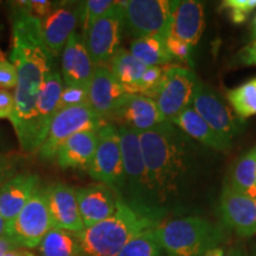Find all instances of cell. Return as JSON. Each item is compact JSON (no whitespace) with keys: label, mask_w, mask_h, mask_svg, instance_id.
Segmentation results:
<instances>
[{"label":"cell","mask_w":256,"mask_h":256,"mask_svg":"<svg viewBox=\"0 0 256 256\" xmlns=\"http://www.w3.org/2000/svg\"><path fill=\"white\" fill-rule=\"evenodd\" d=\"M55 2H49V0H32V2H28V10L34 17L40 18V20L46 18L48 14H50L51 10L54 8Z\"/></svg>","instance_id":"74e56055"},{"label":"cell","mask_w":256,"mask_h":256,"mask_svg":"<svg viewBox=\"0 0 256 256\" xmlns=\"http://www.w3.org/2000/svg\"><path fill=\"white\" fill-rule=\"evenodd\" d=\"M98 144L88 174L94 180L106 185L121 197L124 190V171L119 128L108 122L98 130Z\"/></svg>","instance_id":"52a82bcc"},{"label":"cell","mask_w":256,"mask_h":256,"mask_svg":"<svg viewBox=\"0 0 256 256\" xmlns=\"http://www.w3.org/2000/svg\"><path fill=\"white\" fill-rule=\"evenodd\" d=\"M17 158V156H11V154H0V166L8 164V162Z\"/></svg>","instance_id":"ee69618b"},{"label":"cell","mask_w":256,"mask_h":256,"mask_svg":"<svg viewBox=\"0 0 256 256\" xmlns=\"http://www.w3.org/2000/svg\"><path fill=\"white\" fill-rule=\"evenodd\" d=\"M40 256H83L76 234L52 228L40 244Z\"/></svg>","instance_id":"83f0119b"},{"label":"cell","mask_w":256,"mask_h":256,"mask_svg":"<svg viewBox=\"0 0 256 256\" xmlns=\"http://www.w3.org/2000/svg\"><path fill=\"white\" fill-rule=\"evenodd\" d=\"M17 69L16 66L0 50V89H12L17 86Z\"/></svg>","instance_id":"e575fe53"},{"label":"cell","mask_w":256,"mask_h":256,"mask_svg":"<svg viewBox=\"0 0 256 256\" xmlns=\"http://www.w3.org/2000/svg\"><path fill=\"white\" fill-rule=\"evenodd\" d=\"M220 10H226L232 23L242 24L256 10V0H224Z\"/></svg>","instance_id":"1f68e13d"},{"label":"cell","mask_w":256,"mask_h":256,"mask_svg":"<svg viewBox=\"0 0 256 256\" xmlns=\"http://www.w3.org/2000/svg\"><path fill=\"white\" fill-rule=\"evenodd\" d=\"M17 248H20V247H19L17 242H16L12 238H10L8 235H6L5 234L2 238H0V256H4L6 252H8L10 250H14V249H17Z\"/></svg>","instance_id":"60d3db41"},{"label":"cell","mask_w":256,"mask_h":256,"mask_svg":"<svg viewBox=\"0 0 256 256\" xmlns=\"http://www.w3.org/2000/svg\"><path fill=\"white\" fill-rule=\"evenodd\" d=\"M238 60L243 66H256V40L240 51Z\"/></svg>","instance_id":"ab89813d"},{"label":"cell","mask_w":256,"mask_h":256,"mask_svg":"<svg viewBox=\"0 0 256 256\" xmlns=\"http://www.w3.org/2000/svg\"><path fill=\"white\" fill-rule=\"evenodd\" d=\"M139 138L152 203L162 209V204L180 196L190 183L194 146L188 136L170 122L139 133Z\"/></svg>","instance_id":"7a4b0ae2"},{"label":"cell","mask_w":256,"mask_h":256,"mask_svg":"<svg viewBox=\"0 0 256 256\" xmlns=\"http://www.w3.org/2000/svg\"><path fill=\"white\" fill-rule=\"evenodd\" d=\"M165 66H147L139 86V95L151 98L164 78Z\"/></svg>","instance_id":"836d02e7"},{"label":"cell","mask_w":256,"mask_h":256,"mask_svg":"<svg viewBox=\"0 0 256 256\" xmlns=\"http://www.w3.org/2000/svg\"><path fill=\"white\" fill-rule=\"evenodd\" d=\"M162 209H153L118 198L110 217L76 234L83 256H118L124 246L144 230L160 223Z\"/></svg>","instance_id":"3957f363"},{"label":"cell","mask_w":256,"mask_h":256,"mask_svg":"<svg viewBox=\"0 0 256 256\" xmlns=\"http://www.w3.org/2000/svg\"><path fill=\"white\" fill-rule=\"evenodd\" d=\"M252 256H256V252H254V254H252Z\"/></svg>","instance_id":"7dc6e473"},{"label":"cell","mask_w":256,"mask_h":256,"mask_svg":"<svg viewBox=\"0 0 256 256\" xmlns=\"http://www.w3.org/2000/svg\"><path fill=\"white\" fill-rule=\"evenodd\" d=\"M98 132L83 130L66 140L60 145L56 156L60 168L88 171L98 144Z\"/></svg>","instance_id":"603a6c76"},{"label":"cell","mask_w":256,"mask_h":256,"mask_svg":"<svg viewBox=\"0 0 256 256\" xmlns=\"http://www.w3.org/2000/svg\"><path fill=\"white\" fill-rule=\"evenodd\" d=\"M46 194L52 228L72 234H80L86 229L80 215L75 188L58 182L46 186Z\"/></svg>","instance_id":"e0dca14e"},{"label":"cell","mask_w":256,"mask_h":256,"mask_svg":"<svg viewBox=\"0 0 256 256\" xmlns=\"http://www.w3.org/2000/svg\"><path fill=\"white\" fill-rule=\"evenodd\" d=\"M172 124L178 127L185 136L216 151L224 152L232 147V142L217 134L191 106L183 113L179 114Z\"/></svg>","instance_id":"cb8c5ba5"},{"label":"cell","mask_w":256,"mask_h":256,"mask_svg":"<svg viewBox=\"0 0 256 256\" xmlns=\"http://www.w3.org/2000/svg\"><path fill=\"white\" fill-rule=\"evenodd\" d=\"M63 90L62 75L54 69L48 74L42 86L36 107V144L40 150L49 132L51 124L58 112L60 94Z\"/></svg>","instance_id":"7402d4cb"},{"label":"cell","mask_w":256,"mask_h":256,"mask_svg":"<svg viewBox=\"0 0 256 256\" xmlns=\"http://www.w3.org/2000/svg\"><path fill=\"white\" fill-rule=\"evenodd\" d=\"M220 212L223 223L240 236L256 234V198L243 194L226 184L220 198Z\"/></svg>","instance_id":"9a60e30c"},{"label":"cell","mask_w":256,"mask_h":256,"mask_svg":"<svg viewBox=\"0 0 256 256\" xmlns=\"http://www.w3.org/2000/svg\"><path fill=\"white\" fill-rule=\"evenodd\" d=\"M170 14L168 0H128L122 2L124 28L134 40L148 36L166 38Z\"/></svg>","instance_id":"9c48e42d"},{"label":"cell","mask_w":256,"mask_h":256,"mask_svg":"<svg viewBox=\"0 0 256 256\" xmlns=\"http://www.w3.org/2000/svg\"><path fill=\"white\" fill-rule=\"evenodd\" d=\"M197 82L192 69L174 64L165 66L164 78L152 98L166 122L172 124L179 114L190 107Z\"/></svg>","instance_id":"5b68a950"},{"label":"cell","mask_w":256,"mask_h":256,"mask_svg":"<svg viewBox=\"0 0 256 256\" xmlns=\"http://www.w3.org/2000/svg\"><path fill=\"white\" fill-rule=\"evenodd\" d=\"M88 104V88L80 86H66L60 94L58 112L76 106Z\"/></svg>","instance_id":"d6a6232c"},{"label":"cell","mask_w":256,"mask_h":256,"mask_svg":"<svg viewBox=\"0 0 256 256\" xmlns=\"http://www.w3.org/2000/svg\"><path fill=\"white\" fill-rule=\"evenodd\" d=\"M230 107L241 119L256 115V78L228 92Z\"/></svg>","instance_id":"f1b7e54d"},{"label":"cell","mask_w":256,"mask_h":256,"mask_svg":"<svg viewBox=\"0 0 256 256\" xmlns=\"http://www.w3.org/2000/svg\"><path fill=\"white\" fill-rule=\"evenodd\" d=\"M40 188V178L34 172H20L0 188V214L6 228L14 222L25 204Z\"/></svg>","instance_id":"44dd1931"},{"label":"cell","mask_w":256,"mask_h":256,"mask_svg":"<svg viewBox=\"0 0 256 256\" xmlns=\"http://www.w3.org/2000/svg\"><path fill=\"white\" fill-rule=\"evenodd\" d=\"M76 197L80 215L86 229L113 215L119 198L112 188L102 184L78 188Z\"/></svg>","instance_id":"ffe728a7"},{"label":"cell","mask_w":256,"mask_h":256,"mask_svg":"<svg viewBox=\"0 0 256 256\" xmlns=\"http://www.w3.org/2000/svg\"><path fill=\"white\" fill-rule=\"evenodd\" d=\"M252 37H254V40H256V14L254 19H252Z\"/></svg>","instance_id":"bcb514c9"},{"label":"cell","mask_w":256,"mask_h":256,"mask_svg":"<svg viewBox=\"0 0 256 256\" xmlns=\"http://www.w3.org/2000/svg\"><path fill=\"white\" fill-rule=\"evenodd\" d=\"M51 229L52 222L48 206L46 186H40L14 222L6 228V235L14 238L20 248H36L40 247Z\"/></svg>","instance_id":"ba28073f"},{"label":"cell","mask_w":256,"mask_h":256,"mask_svg":"<svg viewBox=\"0 0 256 256\" xmlns=\"http://www.w3.org/2000/svg\"><path fill=\"white\" fill-rule=\"evenodd\" d=\"M18 174V156L8 164L0 166V188H2L10 179Z\"/></svg>","instance_id":"f35d334b"},{"label":"cell","mask_w":256,"mask_h":256,"mask_svg":"<svg viewBox=\"0 0 256 256\" xmlns=\"http://www.w3.org/2000/svg\"><path fill=\"white\" fill-rule=\"evenodd\" d=\"M118 2L113 0H86L80 2V25H81L82 34L96 19L110 12L112 8L116 6Z\"/></svg>","instance_id":"4dcf8cb0"},{"label":"cell","mask_w":256,"mask_h":256,"mask_svg":"<svg viewBox=\"0 0 256 256\" xmlns=\"http://www.w3.org/2000/svg\"><path fill=\"white\" fill-rule=\"evenodd\" d=\"M228 184L234 190L256 198V146L235 162Z\"/></svg>","instance_id":"4316f807"},{"label":"cell","mask_w":256,"mask_h":256,"mask_svg":"<svg viewBox=\"0 0 256 256\" xmlns=\"http://www.w3.org/2000/svg\"><path fill=\"white\" fill-rule=\"evenodd\" d=\"M170 8L171 14L166 38H174L194 48L206 28L203 4L194 0H174L170 2Z\"/></svg>","instance_id":"2e32d148"},{"label":"cell","mask_w":256,"mask_h":256,"mask_svg":"<svg viewBox=\"0 0 256 256\" xmlns=\"http://www.w3.org/2000/svg\"><path fill=\"white\" fill-rule=\"evenodd\" d=\"M14 108V98L10 90L0 89V120L11 119Z\"/></svg>","instance_id":"8d00e7d4"},{"label":"cell","mask_w":256,"mask_h":256,"mask_svg":"<svg viewBox=\"0 0 256 256\" xmlns=\"http://www.w3.org/2000/svg\"><path fill=\"white\" fill-rule=\"evenodd\" d=\"M96 66L89 56L82 34L74 32L62 52V75L66 86L87 87L94 75Z\"/></svg>","instance_id":"d6986e66"},{"label":"cell","mask_w":256,"mask_h":256,"mask_svg":"<svg viewBox=\"0 0 256 256\" xmlns=\"http://www.w3.org/2000/svg\"><path fill=\"white\" fill-rule=\"evenodd\" d=\"M6 234V223L4 218H2V214H0V238H2Z\"/></svg>","instance_id":"f6af8a7d"},{"label":"cell","mask_w":256,"mask_h":256,"mask_svg":"<svg viewBox=\"0 0 256 256\" xmlns=\"http://www.w3.org/2000/svg\"><path fill=\"white\" fill-rule=\"evenodd\" d=\"M154 230L165 256H204L223 240L222 230L200 216L160 222Z\"/></svg>","instance_id":"277c9868"},{"label":"cell","mask_w":256,"mask_h":256,"mask_svg":"<svg viewBox=\"0 0 256 256\" xmlns=\"http://www.w3.org/2000/svg\"><path fill=\"white\" fill-rule=\"evenodd\" d=\"M46 46L54 57L60 56L80 24V2H55L51 12L40 20Z\"/></svg>","instance_id":"4fadbf2b"},{"label":"cell","mask_w":256,"mask_h":256,"mask_svg":"<svg viewBox=\"0 0 256 256\" xmlns=\"http://www.w3.org/2000/svg\"><path fill=\"white\" fill-rule=\"evenodd\" d=\"M107 124L89 104L76 106L57 112L46 140L37 151L38 156L43 162H52L56 159L60 145L74 134L83 130L98 132Z\"/></svg>","instance_id":"8992f818"},{"label":"cell","mask_w":256,"mask_h":256,"mask_svg":"<svg viewBox=\"0 0 256 256\" xmlns=\"http://www.w3.org/2000/svg\"><path fill=\"white\" fill-rule=\"evenodd\" d=\"M107 66L127 94L139 95V86L147 66L139 62L130 50L120 48L113 58L108 62Z\"/></svg>","instance_id":"d4e9b609"},{"label":"cell","mask_w":256,"mask_h":256,"mask_svg":"<svg viewBox=\"0 0 256 256\" xmlns=\"http://www.w3.org/2000/svg\"><path fill=\"white\" fill-rule=\"evenodd\" d=\"M130 52L146 66H165L174 60L166 46L165 38L162 36H148L132 40Z\"/></svg>","instance_id":"484cf974"},{"label":"cell","mask_w":256,"mask_h":256,"mask_svg":"<svg viewBox=\"0 0 256 256\" xmlns=\"http://www.w3.org/2000/svg\"><path fill=\"white\" fill-rule=\"evenodd\" d=\"M127 92L107 66H98L88 86V104L98 116L108 120Z\"/></svg>","instance_id":"ac0fdd59"},{"label":"cell","mask_w":256,"mask_h":256,"mask_svg":"<svg viewBox=\"0 0 256 256\" xmlns=\"http://www.w3.org/2000/svg\"><path fill=\"white\" fill-rule=\"evenodd\" d=\"M119 134L124 171V188L130 194V200H127L136 206L158 209L153 206L150 194L139 132L119 127Z\"/></svg>","instance_id":"30bf717a"},{"label":"cell","mask_w":256,"mask_h":256,"mask_svg":"<svg viewBox=\"0 0 256 256\" xmlns=\"http://www.w3.org/2000/svg\"><path fill=\"white\" fill-rule=\"evenodd\" d=\"M204 256H228L226 254V252L223 250V249H220V248H214V249H211V250H209L208 252H206V254H204Z\"/></svg>","instance_id":"7bdbcfd3"},{"label":"cell","mask_w":256,"mask_h":256,"mask_svg":"<svg viewBox=\"0 0 256 256\" xmlns=\"http://www.w3.org/2000/svg\"><path fill=\"white\" fill-rule=\"evenodd\" d=\"M154 228L138 234L124 246L118 256H165Z\"/></svg>","instance_id":"f546056e"},{"label":"cell","mask_w":256,"mask_h":256,"mask_svg":"<svg viewBox=\"0 0 256 256\" xmlns=\"http://www.w3.org/2000/svg\"><path fill=\"white\" fill-rule=\"evenodd\" d=\"M191 107L217 134L232 142L243 130V120L206 83L198 80Z\"/></svg>","instance_id":"7c38bea8"},{"label":"cell","mask_w":256,"mask_h":256,"mask_svg":"<svg viewBox=\"0 0 256 256\" xmlns=\"http://www.w3.org/2000/svg\"><path fill=\"white\" fill-rule=\"evenodd\" d=\"M165 42H166V46H168V50L170 55L172 56V58L190 64L192 46H188V44L183 43V42L174 40V38H166Z\"/></svg>","instance_id":"d590c367"},{"label":"cell","mask_w":256,"mask_h":256,"mask_svg":"<svg viewBox=\"0 0 256 256\" xmlns=\"http://www.w3.org/2000/svg\"><path fill=\"white\" fill-rule=\"evenodd\" d=\"M122 2H118L114 8L96 19L82 34L89 56L96 66L110 62L120 49L121 31L124 28Z\"/></svg>","instance_id":"8fae6325"},{"label":"cell","mask_w":256,"mask_h":256,"mask_svg":"<svg viewBox=\"0 0 256 256\" xmlns=\"http://www.w3.org/2000/svg\"><path fill=\"white\" fill-rule=\"evenodd\" d=\"M12 50L10 60L17 69L14 108L10 121L14 128L22 150L38 151L36 144V107L42 86L54 70L55 57L43 40L40 19L28 11V2H11Z\"/></svg>","instance_id":"6da1fadb"},{"label":"cell","mask_w":256,"mask_h":256,"mask_svg":"<svg viewBox=\"0 0 256 256\" xmlns=\"http://www.w3.org/2000/svg\"><path fill=\"white\" fill-rule=\"evenodd\" d=\"M4 256H37L34 252H32L28 249L24 248H17L14 249V250H10L8 252H6Z\"/></svg>","instance_id":"b9f144b4"},{"label":"cell","mask_w":256,"mask_h":256,"mask_svg":"<svg viewBox=\"0 0 256 256\" xmlns=\"http://www.w3.org/2000/svg\"><path fill=\"white\" fill-rule=\"evenodd\" d=\"M128 130L142 133L166 122L158 110L156 101L151 98L138 94H126L118 104L108 121Z\"/></svg>","instance_id":"5bb4252c"}]
</instances>
